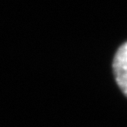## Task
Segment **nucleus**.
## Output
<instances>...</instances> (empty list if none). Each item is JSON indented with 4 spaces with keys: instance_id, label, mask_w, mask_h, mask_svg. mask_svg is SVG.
Segmentation results:
<instances>
[{
    "instance_id": "nucleus-1",
    "label": "nucleus",
    "mask_w": 127,
    "mask_h": 127,
    "mask_svg": "<svg viewBox=\"0 0 127 127\" xmlns=\"http://www.w3.org/2000/svg\"><path fill=\"white\" fill-rule=\"evenodd\" d=\"M112 67L115 81L127 97V42L123 43L118 48L113 59Z\"/></svg>"
}]
</instances>
